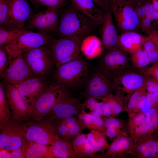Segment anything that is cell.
I'll list each match as a JSON object with an SVG mask.
<instances>
[{"label": "cell", "instance_id": "cell-29", "mask_svg": "<svg viewBox=\"0 0 158 158\" xmlns=\"http://www.w3.org/2000/svg\"><path fill=\"white\" fill-rule=\"evenodd\" d=\"M78 116L86 129L90 131L95 130L104 133L106 129L104 121L100 116L87 113L85 111L81 112Z\"/></svg>", "mask_w": 158, "mask_h": 158}, {"label": "cell", "instance_id": "cell-59", "mask_svg": "<svg viewBox=\"0 0 158 158\" xmlns=\"http://www.w3.org/2000/svg\"><path fill=\"white\" fill-rule=\"evenodd\" d=\"M156 135H158V132L157 133H156Z\"/></svg>", "mask_w": 158, "mask_h": 158}, {"label": "cell", "instance_id": "cell-18", "mask_svg": "<svg viewBox=\"0 0 158 158\" xmlns=\"http://www.w3.org/2000/svg\"><path fill=\"white\" fill-rule=\"evenodd\" d=\"M14 85L30 106L49 84L44 78L40 77H32Z\"/></svg>", "mask_w": 158, "mask_h": 158}, {"label": "cell", "instance_id": "cell-55", "mask_svg": "<svg viewBox=\"0 0 158 158\" xmlns=\"http://www.w3.org/2000/svg\"><path fill=\"white\" fill-rule=\"evenodd\" d=\"M8 150L0 149V158H12L11 154L9 153Z\"/></svg>", "mask_w": 158, "mask_h": 158}, {"label": "cell", "instance_id": "cell-49", "mask_svg": "<svg viewBox=\"0 0 158 158\" xmlns=\"http://www.w3.org/2000/svg\"><path fill=\"white\" fill-rule=\"evenodd\" d=\"M147 93V92L141 96L130 117L142 111V110L145 108L146 105H147L146 96Z\"/></svg>", "mask_w": 158, "mask_h": 158}, {"label": "cell", "instance_id": "cell-8", "mask_svg": "<svg viewBox=\"0 0 158 158\" xmlns=\"http://www.w3.org/2000/svg\"><path fill=\"white\" fill-rule=\"evenodd\" d=\"M23 54L33 74L42 76L51 70L53 62L50 47L47 44L31 49Z\"/></svg>", "mask_w": 158, "mask_h": 158}, {"label": "cell", "instance_id": "cell-45", "mask_svg": "<svg viewBox=\"0 0 158 158\" xmlns=\"http://www.w3.org/2000/svg\"><path fill=\"white\" fill-rule=\"evenodd\" d=\"M10 0H0V27L2 26L8 14Z\"/></svg>", "mask_w": 158, "mask_h": 158}, {"label": "cell", "instance_id": "cell-57", "mask_svg": "<svg viewBox=\"0 0 158 158\" xmlns=\"http://www.w3.org/2000/svg\"><path fill=\"white\" fill-rule=\"evenodd\" d=\"M158 108V95L156 97L154 103L150 108Z\"/></svg>", "mask_w": 158, "mask_h": 158}, {"label": "cell", "instance_id": "cell-46", "mask_svg": "<svg viewBox=\"0 0 158 158\" xmlns=\"http://www.w3.org/2000/svg\"><path fill=\"white\" fill-rule=\"evenodd\" d=\"M97 152L94 149L86 139L81 150L79 158L82 157H93Z\"/></svg>", "mask_w": 158, "mask_h": 158}, {"label": "cell", "instance_id": "cell-11", "mask_svg": "<svg viewBox=\"0 0 158 158\" xmlns=\"http://www.w3.org/2000/svg\"><path fill=\"white\" fill-rule=\"evenodd\" d=\"M25 124L10 118L5 123L0 134V149L13 151L20 147L25 139Z\"/></svg>", "mask_w": 158, "mask_h": 158}, {"label": "cell", "instance_id": "cell-15", "mask_svg": "<svg viewBox=\"0 0 158 158\" xmlns=\"http://www.w3.org/2000/svg\"><path fill=\"white\" fill-rule=\"evenodd\" d=\"M33 14L27 0H10L7 16L2 26L25 27L26 21Z\"/></svg>", "mask_w": 158, "mask_h": 158}, {"label": "cell", "instance_id": "cell-26", "mask_svg": "<svg viewBox=\"0 0 158 158\" xmlns=\"http://www.w3.org/2000/svg\"><path fill=\"white\" fill-rule=\"evenodd\" d=\"M102 49L101 41L98 37L94 35L85 37L80 46L82 53L88 59H92L99 56Z\"/></svg>", "mask_w": 158, "mask_h": 158}, {"label": "cell", "instance_id": "cell-2", "mask_svg": "<svg viewBox=\"0 0 158 158\" xmlns=\"http://www.w3.org/2000/svg\"><path fill=\"white\" fill-rule=\"evenodd\" d=\"M68 89L66 86L57 83L49 84L30 106L26 120H42L49 113Z\"/></svg>", "mask_w": 158, "mask_h": 158}, {"label": "cell", "instance_id": "cell-52", "mask_svg": "<svg viewBox=\"0 0 158 158\" xmlns=\"http://www.w3.org/2000/svg\"><path fill=\"white\" fill-rule=\"evenodd\" d=\"M66 124L69 129L71 128L79 120L78 116H72L62 119Z\"/></svg>", "mask_w": 158, "mask_h": 158}, {"label": "cell", "instance_id": "cell-31", "mask_svg": "<svg viewBox=\"0 0 158 158\" xmlns=\"http://www.w3.org/2000/svg\"><path fill=\"white\" fill-rule=\"evenodd\" d=\"M106 137L104 132L97 130H92L87 134V138L95 151L103 153L109 145Z\"/></svg>", "mask_w": 158, "mask_h": 158}, {"label": "cell", "instance_id": "cell-5", "mask_svg": "<svg viewBox=\"0 0 158 158\" xmlns=\"http://www.w3.org/2000/svg\"><path fill=\"white\" fill-rule=\"evenodd\" d=\"M116 25L123 32L139 30L140 22L133 6L127 0H109Z\"/></svg>", "mask_w": 158, "mask_h": 158}, {"label": "cell", "instance_id": "cell-13", "mask_svg": "<svg viewBox=\"0 0 158 158\" xmlns=\"http://www.w3.org/2000/svg\"><path fill=\"white\" fill-rule=\"evenodd\" d=\"M58 10L47 8L45 11L33 14L28 19L25 28L47 33L56 31L59 20Z\"/></svg>", "mask_w": 158, "mask_h": 158}, {"label": "cell", "instance_id": "cell-32", "mask_svg": "<svg viewBox=\"0 0 158 158\" xmlns=\"http://www.w3.org/2000/svg\"><path fill=\"white\" fill-rule=\"evenodd\" d=\"M104 121L105 127L104 133L112 141L124 130V124L121 120L114 117H105Z\"/></svg>", "mask_w": 158, "mask_h": 158}, {"label": "cell", "instance_id": "cell-16", "mask_svg": "<svg viewBox=\"0 0 158 158\" xmlns=\"http://www.w3.org/2000/svg\"><path fill=\"white\" fill-rule=\"evenodd\" d=\"M68 89L48 114V118L60 120L78 114L80 99L75 97Z\"/></svg>", "mask_w": 158, "mask_h": 158}, {"label": "cell", "instance_id": "cell-28", "mask_svg": "<svg viewBox=\"0 0 158 158\" xmlns=\"http://www.w3.org/2000/svg\"><path fill=\"white\" fill-rule=\"evenodd\" d=\"M30 31L25 27H0V47L16 40L23 34Z\"/></svg>", "mask_w": 158, "mask_h": 158}, {"label": "cell", "instance_id": "cell-27", "mask_svg": "<svg viewBox=\"0 0 158 158\" xmlns=\"http://www.w3.org/2000/svg\"><path fill=\"white\" fill-rule=\"evenodd\" d=\"M142 2L145 13L143 19L140 22V28L147 34L158 28L151 0H143Z\"/></svg>", "mask_w": 158, "mask_h": 158}, {"label": "cell", "instance_id": "cell-50", "mask_svg": "<svg viewBox=\"0 0 158 158\" xmlns=\"http://www.w3.org/2000/svg\"><path fill=\"white\" fill-rule=\"evenodd\" d=\"M142 72L147 76L153 77L158 80V61L150 67L143 70Z\"/></svg>", "mask_w": 158, "mask_h": 158}, {"label": "cell", "instance_id": "cell-37", "mask_svg": "<svg viewBox=\"0 0 158 158\" xmlns=\"http://www.w3.org/2000/svg\"><path fill=\"white\" fill-rule=\"evenodd\" d=\"M147 91L143 85L136 90L131 96L124 108V111L127 113L128 118L132 115L141 96Z\"/></svg>", "mask_w": 158, "mask_h": 158}, {"label": "cell", "instance_id": "cell-7", "mask_svg": "<svg viewBox=\"0 0 158 158\" xmlns=\"http://www.w3.org/2000/svg\"><path fill=\"white\" fill-rule=\"evenodd\" d=\"M48 118L44 120L30 121L25 125V140L46 145H51L56 133L58 121Z\"/></svg>", "mask_w": 158, "mask_h": 158}, {"label": "cell", "instance_id": "cell-23", "mask_svg": "<svg viewBox=\"0 0 158 158\" xmlns=\"http://www.w3.org/2000/svg\"><path fill=\"white\" fill-rule=\"evenodd\" d=\"M158 135L148 134L134 142L131 154L139 158H155Z\"/></svg>", "mask_w": 158, "mask_h": 158}, {"label": "cell", "instance_id": "cell-40", "mask_svg": "<svg viewBox=\"0 0 158 158\" xmlns=\"http://www.w3.org/2000/svg\"><path fill=\"white\" fill-rule=\"evenodd\" d=\"M35 5L46 6L47 8L59 9L67 4V0H29Z\"/></svg>", "mask_w": 158, "mask_h": 158}, {"label": "cell", "instance_id": "cell-21", "mask_svg": "<svg viewBox=\"0 0 158 158\" xmlns=\"http://www.w3.org/2000/svg\"><path fill=\"white\" fill-rule=\"evenodd\" d=\"M111 13V10L105 12L104 20L100 31L103 45L108 50L117 47L118 37Z\"/></svg>", "mask_w": 158, "mask_h": 158}, {"label": "cell", "instance_id": "cell-36", "mask_svg": "<svg viewBox=\"0 0 158 158\" xmlns=\"http://www.w3.org/2000/svg\"><path fill=\"white\" fill-rule=\"evenodd\" d=\"M149 128L148 134L152 135L158 132V108H152L145 113Z\"/></svg>", "mask_w": 158, "mask_h": 158}, {"label": "cell", "instance_id": "cell-54", "mask_svg": "<svg viewBox=\"0 0 158 158\" xmlns=\"http://www.w3.org/2000/svg\"><path fill=\"white\" fill-rule=\"evenodd\" d=\"M158 28V0H151Z\"/></svg>", "mask_w": 158, "mask_h": 158}, {"label": "cell", "instance_id": "cell-25", "mask_svg": "<svg viewBox=\"0 0 158 158\" xmlns=\"http://www.w3.org/2000/svg\"><path fill=\"white\" fill-rule=\"evenodd\" d=\"M51 151L55 158H75V153L72 141L60 138L56 133L51 145Z\"/></svg>", "mask_w": 158, "mask_h": 158}, {"label": "cell", "instance_id": "cell-48", "mask_svg": "<svg viewBox=\"0 0 158 158\" xmlns=\"http://www.w3.org/2000/svg\"><path fill=\"white\" fill-rule=\"evenodd\" d=\"M8 56L4 46L0 48V75L1 76L6 68Z\"/></svg>", "mask_w": 158, "mask_h": 158}, {"label": "cell", "instance_id": "cell-35", "mask_svg": "<svg viewBox=\"0 0 158 158\" xmlns=\"http://www.w3.org/2000/svg\"><path fill=\"white\" fill-rule=\"evenodd\" d=\"M142 44L150 63L158 61V50L154 42L147 36H142Z\"/></svg>", "mask_w": 158, "mask_h": 158}, {"label": "cell", "instance_id": "cell-58", "mask_svg": "<svg viewBox=\"0 0 158 158\" xmlns=\"http://www.w3.org/2000/svg\"><path fill=\"white\" fill-rule=\"evenodd\" d=\"M155 158H158V137L156 141V154Z\"/></svg>", "mask_w": 158, "mask_h": 158}, {"label": "cell", "instance_id": "cell-22", "mask_svg": "<svg viewBox=\"0 0 158 158\" xmlns=\"http://www.w3.org/2000/svg\"><path fill=\"white\" fill-rule=\"evenodd\" d=\"M149 131L145 113L141 111L128 118L127 132L134 142L145 136Z\"/></svg>", "mask_w": 158, "mask_h": 158}, {"label": "cell", "instance_id": "cell-10", "mask_svg": "<svg viewBox=\"0 0 158 158\" xmlns=\"http://www.w3.org/2000/svg\"><path fill=\"white\" fill-rule=\"evenodd\" d=\"M53 39L48 33L31 31L4 46L7 53H23L31 49L50 44Z\"/></svg>", "mask_w": 158, "mask_h": 158}, {"label": "cell", "instance_id": "cell-44", "mask_svg": "<svg viewBox=\"0 0 158 158\" xmlns=\"http://www.w3.org/2000/svg\"><path fill=\"white\" fill-rule=\"evenodd\" d=\"M30 142L25 139L22 145L18 148L12 151V158H25V154Z\"/></svg>", "mask_w": 158, "mask_h": 158}, {"label": "cell", "instance_id": "cell-53", "mask_svg": "<svg viewBox=\"0 0 158 158\" xmlns=\"http://www.w3.org/2000/svg\"><path fill=\"white\" fill-rule=\"evenodd\" d=\"M147 35L154 42L158 50V28L148 33Z\"/></svg>", "mask_w": 158, "mask_h": 158}, {"label": "cell", "instance_id": "cell-47", "mask_svg": "<svg viewBox=\"0 0 158 158\" xmlns=\"http://www.w3.org/2000/svg\"><path fill=\"white\" fill-rule=\"evenodd\" d=\"M86 129L80 119L71 128L69 129L68 139L73 138L77 134Z\"/></svg>", "mask_w": 158, "mask_h": 158}, {"label": "cell", "instance_id": "cell-1", "mask_svg": "<svg viewBox=\"0 0 158 158\" xmlns=\"http://www.w3.org/2000/svg\"><path fill=\"white\" fill-rule=\"evenodd\" d=\"M88 18L72 6L61 13L56 31L61 38L88 36L92 30Z\"/></svg>", "mask_w": 158, "mask_h": 158}, {"label": "cell", "instance_id": "cell-42", "mask_svg": "<svg viewBox=\"0 0 158 158\" xmlns=\"http://www.w3.org/2000/svg\"><path fill=\"white\" fill-rule=\"evenodd\" d=\"M143 85L148 93L158 92V80L153 77L147 75Z\"/></svg>", "mask_w": 158, "mask_h": 158}, {"label": "cell", "instance_id": "cell-56", "mask_svg": "<svg viewBox=\"0 0 158 158\" xmlns=\"http://www.w3.org/2000/svg\"><path fill=\"white\" fill-rule=\"evenodd\" d=\"M128 2L131 4L134 7H135L137 5L143 0H127Z\"/></svg>", "mask_w": 158, "mask_h": 158}, {"label": "cell", "instance_id": "cell-33", "mask_svg": "<svg viewBox=\"0 0 158 158\" xmlns=\"http://www.w3.org/2000/svg\"><path fill=\"white\" fill-rule=\"evenodd\" d=\"M104 99L109 104L112 111V117H114L124 111V101L120 90L117 89L115 95L111 94Z\"/></svg>", "mask_w": 158, "mask_h": 158}, {"label": "cell", "instance_id": "cell-24", "mask_svg": "<svg viewBox=\"0 0 158 158\" xmlns=\"http://www.w3.org/2000/svg\"><path fill=\"white\" fill-rule=\"evenodd\" d=\"M142 36L135 31L123 32L118 35L117 47L133 54L142 49Z\"/></svg>", "mask_w": 158, "mask_h": 158}, {"label": "cell", "instance_id": "cell-51", "mask_svg": "<svg viewBox=\"0 0 158 158\" xmlns=\"http://www.w3.org/2000/svg\"><path fill=\"white\" fill-rule=\"evenodd\" d=\"M104 13L111 10L109 0H92Z\"/></svg>", "mask_w": 158, "mask_h": 158}, {"label": "cell", "instance_id": "cell-41", "mask_svg": "<svg viewBox=\"0 0 158 158\" xmlns=\"http://www.w3.org/2000/svg\"><path fill=\"white\" fill-rule=\"evenodd\" d=\"M87 139V134L82 132L77 134L72 140V143L76 158H79L81 150Z\"/></svg>", "mask_w": 158, "mask_h": 158}, {"label": "cell", "instance_id": "cell-39", "mask_svg": "<svg viewBox=\"0 0 158 158\" xmlns=\"http://www.w3.org/2000/svg\"><path fill=\"white\" fill-rule=\"evenodd\" d=\"M99 99V98L94 97L86 98L84 102L80 103L79 110L82 112L85 111V109L88 108L91 112L97 109L102 110L104 102L102 100L100 102H98Z\"/></svg>", "mask_w": 158, "mask_h": 158}, {"label": "cell", "instance_id": "cell-12", "mask_svg": "<svg viewBox=\"0 0 158 158\" xmlns=\"http://www.w3.org/2000/svg\"><path fill=\"white\" fill-rule=\"evenodd\" d=\"M127 53L118 47L109 50L100 60L99 68L115 80L121 72L126 70L128 63Z\"/></svg>", "mask_w": 158, "mask_h": 158}, {"label": "cell", "instance_id": "cell-38", "mask_svg": "<svg viewBox=\"0 0 158 158\" xmlns=\"http://www.w3.org/2000/svg\"><path fill=\"white\" fill-rule=\"evenodd\" d=\"M132 55V63L133 65L137 68H142L150 63L149 59L144 50L141 49Z\"/></svg>", "mask_w": 158, "mask_h": 158}, {"label": "cell", "instance_id": "cell-19", "mask_svg": "<svg viewBox=\"0 0 158 158\" xmlns=\"http://www.w3.org/2000/svg\"><path fill=\"white\" fill-rule=\"evenodd\" d=\"M134 142L127 132L123 130L109 145L104 157L123 156L131 154Z\"/></svg>", "mask_w": 158, "mask_h": 158}, {"label": "cell", "instance_id": "cell-20", "mask_svg": "<svg viewBox=\"0 0 158 158\" xmlns=\"http://www.w3.org/2000/svg\"><path fill=\"white\" fill-rule=\"evenodd\" d=\"M71 6L93 23L102 25L105 13L92 0H71Z\"/></svg>", "mask_w": 158, "mask_h": 158}, {"label": "cell", "instance_id": "cell-30", "mask_svg": "<svg viewBox=\"0 0 158 158\" xmlns=\"http://www.w3.org/2000/svg\"><path fill=\"white\" fill-rule=\"evenodd\" d=\"M55 158L51 146L31 142H30L25 154V158Z\"/></svg>", "mask_w": 158, "mask_h": 158}, {"label": "cell", "instance_id": "cell-34", "mask_svg": "<svg viewBox=\"0 0 158 158\" xmlns=\"http://www.w3.org/2000/svg\"><path fill=\"white\" fill-rule=\"evenodd\" d=\"M4 84H0V128L4 127L6 122L11 118V112L7 100L4 88Z\"/></svg>", "mask_w": 158, "mask_h": 158}, {"label": "cell", "instance_id": "cell-14", "mask_svg": "<svg viewBox=\"0 0 158 158\" xmlns=\"http://www.w3.org/2000/svg\"><path fill=\"white\" fill-rule=\"evenodd\" d=\"M4 84L5 94L11 110L12 119L18 122L26 120L30 107L27 99L15 85Z\"/></svg>", "mask_w": 158, "mask_h": 158}, {"label": "cell", "instance_id": "cell-9", "mask_svg": "<svg viewBox=\"0 0 158 158\" xmlns=\"http://www.w3.org/2000/svg\"><path fill=\"white\" fill-rule=\"evenodd\" d=\"M7 64L1 76L4 84H16L32 77L33 75L25 62L23 53H7Z\"/></svg>", "mask_w": 158, "mask_h": 158}, {"label": "cell", "instance_id": "cell-17", "mask_svg": "<svg viewBox=\"0 0 158 158\" xmlns=\"http://www.w3.org/2000/svg\"><path fill=\"white\" fill-rule=\"evenodd\" d=\"M147 75L143 73L125 71L115 79L117 89H119L126 102L137 89L143 86Z\"/></svg>", "mask_w": 158, "mask_h": 158}, {"label": "cell", "instance_id": "cell-6", "mask_svg": "<svg viewBox=\"0 0 158 158\" xmlns=\"http://www.w3.org/2000/svg\"><path fill=\"white\" fill-rule=\"evenodd\" d=\"M85 84L83 96L86 98L106 97L117 90L115 80L99 68Z\"/></svg>", "mask_w": 158, "mask_h": 158}, {"label": "cell", "instance_id": "cell-3", "mask_svg": "<svg viewBox=\"0 0 158 158\" xmlns=\"http://www.w3.org/2000/svg\"><path fill=\"white\" fill-rule=\"evenodd\" d=\"M88 66L81 57L56 66L54 78L57 83L68 88H76L86 83Z\"/></svg>", "mask_w": 158, "mask_h": 158}, {"label": "cell", "instance_id": "cell-43", "mask_svg": "<svg viewBox=\"0 0 158 158\" xmlns=\"http://www.w3.org/2000/svg\"><path fill=\"white\" fill-rule=\"evenodd\" d=\"M56 134L60 138L69 140V128L62 119L58 121Z\"/></svg>", "mask_w": 158, "mask_h": 158}, {"label": "cell", "instance_id": "cell-4", "mask_svg": "<svg viewBox=\"0 0 158 158\" xmlns=\"http://www.w3.org/2000/svg\"><path fill=\"white\" fill-rule=\"evenodd\" d=\"M86 36L52 39L50 43L53 63L58 66L81 57L80 46Z\"/></svg>", "mask_w": 158, "mask_h": 158}]
</instances>
